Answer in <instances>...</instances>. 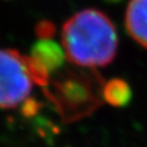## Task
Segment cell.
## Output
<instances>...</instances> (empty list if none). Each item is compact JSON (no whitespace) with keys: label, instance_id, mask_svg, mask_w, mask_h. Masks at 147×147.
<instances>
[{"label":"cell","instance_id":"3","mask_svg":"<svg viewBox=\"0 0 147 147\" xmlns=\"http://www.w3.org/2000/svg\"><path fill=\"white\" fill-rule=\"evenodd\" d=\"M27 56L16 49L0 48V108L11 109L21 105L33 87Z\"/></svg>","mask_w":147,"mask_h":147},{"label":"cell","instance_id":"8","mask_svg":"<svg viewBox=\"0 0 147 147\" xmlns=\"http://www.w3.org/2000/svg\"><path fill=\"white\" fill-rule=\"evenodd\" d=\"M40 109H42V102L35 98L27 97L21 104L22 115L24 117H27V118H31V117L37 115V112H39Z\"/></svg>","mask_w":147,"mask_h":147},{"label":"cell","instance_id":"5","mask_svg":"<svg viewBox=\"0 0 147 147\" xmlns=\"http://www.w3.org/2000/svg\"><path fill=\"white\" fill-rule=\"evenodd\" d=\"M124 22L130 36L147 49V0H131L126 8Z\"/></svg>","mask_w":147,"mask_h":147},{"label":"cell","instance_id":"6","mask_svg":"<svg viewBox=\"0 0 147 147\" xmlns=\"http://www.w3.org/2000/svg\"><path fill=\"white\" fill-rule=\"evenodd\" d=\"M131 86L125 80L120 78L109 80L105 82L102 87V98L104 101L112 107L122 108L131 102L132 99Z\"/></svg>","mask_w":147,"mask_h":147},{"label":"cell","instance_id":"4","mask_svg":"<svg viewBox=\"0 0 147 147\" xmlns=\"http://www.w3.org/2000/svg\"><path fill=\"white\" fill-rule=\"evenodd\" d=\"M30 56L48 71L50 75L62 69L65 59L63 48L50 39H39L35 42L32 46Z\"/></svg>","mask_w":147,"mask_h":147},{"label":"cell","instance_id":"7","mask_svg":"<svg viewBox=\"0 0 147 147\" xmlns=\"http://www.w3.org/2000/svg\"><path fill=\"white\" fill-rule=\"evenodd\" d=\"M35 34L38 39H50L55 36L57 28L56 25L49 20H42L36 24L35 26Z\"/></svg>","mask_w":147,"mask_h":147},{"label":"cell","instance_id":"2","mask_svg":"<svg viewBox=\"0 0 147 147\" xmlns=\"http://www.w3.org/2000/svg\"><path fill=\"white\" fill-rule=\"evenodd\" d=\"M55 74L42 90L64 123L92 116L104 102L105 81L96 69L78 67Z\"/></svg>","mask_w":147,"mask_h":147},{"label":"cell","instance_id":"9","mask_svg":"<svg viewBox=\"0 0 147 147\" xmlns=\"http://www.w3.org/2000/svg\"><path fill=\"white\" fill-rule=\"evenodd\" d=\"M107 1H109V2H117V1H120V0H107Z\"/></svg>","mask_w":147,"mask_h":147},{"label":"cell","instance_id":"1","mask_svg":"<svg viewBox=\"0 0 147 147\" xmlns=\"http://www.w3.org/2000/svg\"><path fill=\"white\" fill-rule=\"evenodd\" d=\"M65 58L81 68L95 69L111 63L118 53V34L107 14L95 9L75 13L63 24Z\"/></svg>","mask_w":147,"mask_h":147}]
</instances>
